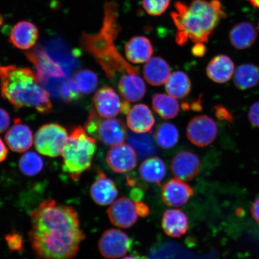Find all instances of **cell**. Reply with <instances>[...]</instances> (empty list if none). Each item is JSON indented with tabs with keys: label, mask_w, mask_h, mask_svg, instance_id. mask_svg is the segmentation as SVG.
Wrapping results in <instances>:
<instances>
[{
	"label": "cell",
	"mask_w": 259,
	"mask_h": 259,
	"mask_svg": "<svg viewBox=\"0 0 259 259\" xmlns=\"http://www.w3.org/2000/svg\"><path fill=\"white\" fill-rule=\"evenodd\" d=\"M28 233L38 259H72L86 238L76 209L47 199L30 213Z\"/></svg>",
	"instance_id": "1"
},
{
	"label": "cell",
	"mask_w": 259,
	"mask_h": 259,
	"mask_svg": "<svg viewBox=\"0 0 259 259\" xmlns=\"http://www.w3.org/2000/svg\"><path fill=\"white\" fill-rule=\"evenodd\" d=\"M118 15L117 3L107 2L100 31L93 34L83 33L80 41L84 50L95 58L111 79L118 73L139 74L138 68L128 63L116 48L115 41L121 30Z\"/></svg>",
	"instance_id": "2"
},
{
	"label": "cell",
	"mask_w": 259,
	"mask_h": 259,
	"mask_svg": "<svg viewBox=\"0 0 259 259\" xmlns=\"http://www.w3.org/2000/svg\"><path fill=\"white\" fill-rule=\"evenodd\" d=\"M171 14L177 32L176 41L183 46L189 40L205 43L226 14L219 0H192L189 5L177 2Z\"/></svg>",
	"instance_id": "3"
},
{
	"label": "cell",
	"mask_w": 259,
	"mask_h": 259,
	"mask_svg": "<svg viewBox=\"0 0 259 259\" xmlns=\"http://www.w3.org/2000/svg\"><path fill=\"white\" fill-rule=\"evenodd\" d=\"M0 89L3 98L16 109L27 107L44 114L53 111L50 94L30 68L14 65L0 67Z\"/></svg>",
	"instance_id": "4"
},
{
	"label": "cell",
	"mask_w": 259,
	"mask_h": 259,
	"mask_svg": "<svg viewBox=\"0 0 259 259\" xmlns=\"http://www.w3.org/2000/svg\"><path fill=\"white\" fill-rule=\"evenodd\" d=\"M97 150V139L91 137L80 126L74 127L68 137L62 152L63 170L72 180L91 169Z\"/></svg>",
	"instance_id": "5"
},
{
	"label": "cell",
	"mask_w": 259,
	"mask_h": 259,
	"mask_svg": "<svg viewBox=\"0 0 259 259\" xmlns=\"http://www.w3.org/2000/svg\"><path fill=\"white\" fill-rule=\"evenodd\" d=\"M85 130L91 137L113 147L124 144L128 136L127 126L122 119L113 118L102 119L94 107L90 110Z\"/></svg>",
	"instance_id": "6"
},
{
	"label": "cell",
	"mask_w": 259,
	"mask_h": 259,
	"mask_svg": "<svg viewBox=\"0 0 259 259\" xmlns=\"http://www.w3.org/2000/svg\"><path fill=\"white\" fill-rule=\"evenodd\" d=\"M68 136L66 128L56 123L41 126L34 137L35 148L45 156L57 157L63 151Z\"/></svg>",
	"instance_id": "7"
},
{
	"label": "cell",
	"mask_w": 259,
	"mask_h": 259,
	"mask_svg": "<svg viewBox=\"0 0 259 259\" xmlns=\"http://www.w3.org/2000/svg\"><path fill=\"white\" fill-rule=\"evenodd\" d=\"M132 241L125 232L120 230L111 229L103 233L98 247L103 257L116 259L124 256L131 250Z\"/></svg>",
	"instance_id": "8"
},
{
	"label": "cell",
	"mask_w": 259,
	"mask_h": 259,
	"mask_svg": "<svg viewBox=\"0 0 259 259\" xmlns=\"http://www.w3.org/2000/svg\"><path fill=\"white\" fill-rule=\"evenodd\" d=\"M218 125L206 115L194 116L187 127V137L193 145L205 147L211 144L218 136Z\"/></svg>",
	"instance_id": "9"
},
{
	"label": "cell",
	"mask_w": 259,
	"mask_h": 259,
	"mask_svg": "<svg viewBox=\"0 0 259 259\" xmlns=\"http://www.w3.org/2000/svg\"><path fill=\"white\" fill-rule=\"evenodd\" d=\"M26 56L36 68L40 83L47 82L53 77L63 78L66 76L62 68L52 59L44 47L35 48L33 50L27 53Z\"/></svg>",
	"instance_id": "10"
},
{
	"label": "cell",
	"mask_w": 259,
	"mask_h": 259,
	"mask_svg": "<svg viewBox=\"0 0 259 259\" xmlns=\"http://www.w3.org/2000/svg\"><path fill=\"white\" fill-rule=\"evenodd\" d=\"M109 167L116 173L124 174L134 170L138 163V155L131 145L113 146L106 154Z\"/></svg>",
	"instance_id": "11"
},
{
	"label": "cell",
	"mask_w": 259,
	"mask_h": 259,
	"mask_svg": "<svg viewBox=\"0 0 259 259\" xmlns=\"http://www.w3.org/2000/svg\"><path fill=\"white\" fill-rule=\"evenodd\" d=\"M108 215L113 225L125 229L135 224L138 215L135 203L127 197H122L111 203Z\"/></svg>",
	"instance_id": "12"
},
{
	"label": "cell",
	"mask_w": 259,
	"mask_h": 259,
	"mask_svg": "<svg viewBox=\"0 0 259 259\" xmlns=\"http://www.w3.org/2000/svg\"><path fill=\"white\" fill-rule=\"evenodd\" d=\"M174 176L183 181H189L198 176L200 161L195 154L182 151L175 155L170 165Z\"/></svg>",
	"instance_id": "13"
},
{
	"label": "cell",
	"mask_w": 259,
	"mask_h": 259,
	"mask_svg": "<svg viewBox=\"0 0 259 259\" xmlns=\"http://www.w3.org/2000/svg\"><path fill=\"white\" fill-rule=\"evenodd\" d=\"M93 102L96 112L102 118H113L121 112L122 102L111 87L103 86L97 90Z\"/></svg>",
	"instance_id": "14"
},
{
	"label": "cell",
	"mask_w": 259,
	"mask_h": 259,
	"mask_svg": "<svg viewBox=\"0 0 259 259\" xmlns=\"http://www.w3.org/2000/svg\"><path fill=\"white\" fill-rule=\"evenodd\" d=\"M193 194L192 187L177 178L168 181L164 184L162 188L161 197L167 206L180 207L185 205Z\"/></svg>",
	"instance_id": "15"
},
{
	"label": "cell",
	"mask_w": 259,
	"mask_h": 259,
	"mask_svg": "<svg viewBox=\"0 0 259 259\" xmlns=\"http://www.w3.org/2000/svg\"><path fill=\"white\" fill-rule=\"evenodd\" d=\"M93 201L100 206H107L118 195V190L113 181L107 177L103 171L97 170V175L90 189Z\"/></svg>",
	"instance_id": "16"
},
{
	"label": "cell",
	"mask_w": 259,
	"mask_h": 259,
	"mask_svg": "<svg viewBox=\"0 0 259 259\" xmlns=\"http://www.w3.org/2000/svg\"><path fill=\"white\" fill-rule=\"evenodd\" d=\"M5 138L10 149L18 153L27 151L33 143L31 128L22 124L19 118L15 119L14 124L6 133Z\"/></svg>",
	"instance_id": "17"
},
{
	"label": "cell",
	"mask_w": 259,
	"mask_h": 259,
	"mask_svg": "<svg viewBox=\"0 0 259 259\" xmlns=\"http://www.w3.org/2000/svg\"><path fill=\"white\" fill-rule=\"evenodd\" d=\"M38 35L36 26L30 21H22L13 27L9 41L19 50H27L36 44Z\"/></svg>",
	"instance_id": "18"
},
{
	"label": "cell",
	"mask_w": 259,
	"mask_h": 259,
	"mask_svg": "<svg viewBox=\"0 0 259 259\" xmlns=\"http://www.w3.org/2000/svg\"><path fill=\"white\" fill-rule=\"evenodd\" d=\"M124 51L127 60L133 64H141L150 60L154 48L149 38L141 35L133 37L125 45Z\"/></svg>",
	"instance_id": "19"
},
{
	"label": "cell",
	"mask_w": 259,
	"mask_h": 259,
	"mask_svg": "<svg viewBox=\"0 0 259 259\" xmlns=\"http://www.w3.org/2000/svg\"><path fill=\"white\" fill-rule=\"evenodd\" d=\"M128 127L135 134L150 132L155 124L153 113L147 105L138 104L130 110L127 115Z\"/></svg>",
	"instance_id": "20"
},
{
	"label": "cell",
	"mask_w": 259,
	"mask_h": 259,
	"mask_svg": "<svg viewBox=\"0 0 259 259\" xmlns=\"http://www.w3.org/2000/svg\"><path fill=\"white\" fill-rule=\"evenodd\" d=\"M235 65L231 58L226 55H218L209 61L206 74L213 82L224 83L234 75Z\"/></svg>",
	"instance_id": "21"
},
{
	"label": "cell",
	"mask_w": 259,
	"mask_h": 259,
	"mask_svg": "<svg viewBox=\"0 0 259 259\" xmlns=\"http://www.w3.org/2000/svg\"><path fill=\"white\" fill-rule=\"evenodd\" d=\"M161 225L165 234L178 238L186 234L189 228V220L182 210L170 209L164 213Z\"/></svg>",
	"instance_id": "22"
},
{
	"label": "cell",
	"mask_w": 259,
	"mask_h": 259,
	"mask_svg": "<svg viewBox=\"0 0 259 259\" xmlns=\"http://www.w3.org/2000/svg\"><path fill=\"white\" fill-rule=\"evenodd\" d=\"M257 38V31L253 24L242 22L236 24L229 32V40L236 50H244L254 45Z\"/></svg>",
	"instance_id": "23"
},
{
	"label": "cell",
	"mask_w": 259,
	"mask_h": 259,
	"mask_svg": "<svg viewBox=\"0 0 259 259\" xmlns=\"http://www.w3.org/2000/svg\"><path fill=\"white\" fill-rule=\"evenodd\" d=\"M143 72L145 79L149 83L158 87L166 82L170 75V68L163 58L155 57L145 64Z\"/></svg>",
	"instance_id": "24"
},
{
	"label": "cell",
	"mask_w": 259,
	"mask_h": 259,
	"mask_svg": "<svg viewBox=\"0 0 259 259\" xmlns=\"http://www.w3.org/2000/svg\"><path fill=\"white\" fill-rule=\"evenodd\" d=\"M119 93L124 100L130 102H137L145 95V83L138 74H128L121 77L118 83Z\"/></svg>",
	"instance_id": "25"
},
{
	"label": "cell",
	"mask_w": 259,
	"mask_h": 259,
	"mask_svg": "<svg viewBox=\"0 0 259 259\" xmlns=\"http://www.w3.org/2000/svg\"><path fill=\"white\" fill-rule=\"evenodd\" d=\"M139 172L146 182L160 185L166 176V167L160 158L151 157L142 162L139 166Z\"/></svg>",
	"instance_id": "26"
},
{
	"label": "cell",
	"mask_w": 259,
	"mask_h": 259,
	"mask_svg": "<svg viewBox=\"0 0 259 259\" xmlns=\"http://www.w3.org/2000/svg\"><path fill=\"white\" fill-rule=\"evenodd\" d=\"M234 83L236 88L242 91L256 87L259 83V67L252 63L239 65L235 70Z\"/></svg>",
	"instance_id": "27"
},
{
	"label": "cell",
	"mask_w": 259,
	"mask_h": 259,
	"mask_svg": "<svg viewBox=\"0 0 259 259\" xmlns=\"http://www.w3.org/2000/svg\"><path fill=\"white\" fill-rule=\"evenodd\" d=\"M152 105L155 112L164 119L176 118L180 112L177 100L175 97L165 94H155L152 97Z\"/></svg>",
	"instance_id": "28"
},
{
	"label": "cell",
	"mask_w": 259,
	"mask_h": 259,
	"mask_svg": "<svg viewBox=\"0 0 259 259\" xmlns=\"http://www.w3.org/2000/svg\"><path fill=\"white\" fill-rule=\"evenodd\" d=\"M166 92L177 99H184L189 95L192 83L189 77L182 71H176L170 74L165 85Z\"/></svg>",
	"instance_id": "29"
},
{
	"label": "cell",
	"mask_w": 259,
	"mask_h": 259,
	"mask_svg": "<svg viewBox=\"0 0 259 259\" xmlns=\"http://www.w3.org/2000/svg\"><path fill=\"white\" fill-rule=\"evenodd\" d=\"M128 143L134 149L138 156L142 158H147L153 156L157 153L153 136L151 134H130L127 136Z\"/></svg>",
	"instance_id": "30"
},
{
	"label": "cell",
	"mask_w": 259,
	"mask_h": 259,
	"mask_svg": "<svg viewBox=\"0 0 259 259\" xmlns=\"http://www.w3.org/2000/svg\"><path fill=\"white\" fill-rule=\"evenodd\" d=\"M179 131L176 125L169 122H163L157 126L153 137L154 141L160 147L171 149L179 141Z\"/></svg>",
	"instance_id": "31"
},
{
	"label": "cell",
	"mask_w": 259,
	"mask_h": 259,
	"mask_svg": "<svg viewBox=\"0 0 259 259\" xmlns=\"http://www.w3.org/2000/svg\"><path fill=\"white\" fill-rule=\"evenodd\" d=\"M80 93L89 95L95 92L99 84L98 77L92 70L82 69L74 74L73 79Z\"/></svg>",
	"instance_id": "32"
},
{
	"label": "cell",
	"mask_w": 259,
	"mask_h": 259,
	"mask_svg": "<svg viewBox=\"0 0 259 259\" xmlns=\"http://www.w3.org/2000/svg\"><path fill=\"white\" fill-rule=\"evenodd\" d=\"M44 161L40 155L29 152L25 153L19 160V169L25 176L34 177L40 173L44 168Z\"/></svg>",
	"instance_id": "33"
},
{
	"label": "cell",
	"mask_w": 259,
	"mask_h": 259,
	"mask_svg": "<svg viewBox=\"0 0 259 259\" xmlns=\"http://www.w3.org/2000/svg\"><path fill=\"white\" fill-rule=\"evenodd\" d=\"M170 5V0H142V5L148 14L160 16L166 11Z\"/></svg>",
	"instance_id": "34"
},
{
	"label": "cell",
	"mask_w": 259,
	"mask_h": 259,
	"mask_svg": "<svg viewBox=\"0 0 259 259\" xmlns=\"http://www.w3.org/2000/svg\"><path fill=\"white\" fill-rule=\"evenodd\" d=\"M80 91L73 79L64 82L61 86L60 95L67 102L76 101L80 97Z\"/></svg>",
	"instance_id": "35"
},
{
	"label": "cell",
	"mask_w": 259,
	"mask_h": 259,
	"mask_svg": "<svg viewBox=\"0 0 259 259\" xmlns=\"http://www.w3.org/2000/svg\"><path fill=\"white\" fill-rule=\"evenodd\" d=\"M6 241L11 251H21L24 249V239L21 235L13 232L6 236Z\"/></svg>",
	"instance_id": "36"
},
{
	"label": "cell",
	"mask_w": 259,
	"mask_h": 259,
	"mask_svg": "<svg viewBox=\"0 0 259 259\" xmlns=\"http://www.w3.org/2000/svg\"><path fill=\"white\" fill-rule=\"evenodd\" d=\"M213 111L214 112L216 117L220 120L227 121L231 123L234 122V116L225 106L221 105H216L213 107Z\"/></svg>",
	"instance_id": "37"
},
{
	"label": "cell",
	"mask_w": 259,
	"mask_h": 259,
	"mask_svg": "<svg viewBox=\"0 0 259 259\" xmlns=\"http://www.w3.org/2000/svg\"><path fill=\"white\" fill-rule=\"evenodd\" d=\"M182 108L184 111H193L195 112L201 111L202 108V96H200L198 99H193L191 101L182 103Z\"/></svg>",
	"instance_id": "38"
},
{
	"label": "cell",
	"mask_w": 259,
	"mask_h": 259,
	"mask_svg": "<svg viewBox=\"0 0 259 259\" xmlns=\"http://www.w3.org/2000/svg\"><path fill=\"white\" fill-rule=\"evenodd\" d=\"M248 116L251 124L255 127L259 128V101L251 105L249 109Z\"/></svg>",
	"instance_id": "39"
},
{
	"label": "cell",
	"mask_w": 259,
	"mask_h": 259,
	"mask_svg": "<svg viewBox=\"0 0 259 259\" xmlns=\"http://www.w3.org/2000/svg\"><path fill=\"white\" fill-rule=\"evenodd\" d=\"M11 124V117L6 110L0 108V134L5 132Z\"/></svg>",
	"instance_id": "40"
},
{
	"label": "cell",
	"mask_w": 259,
	"mask_h": 259,
	"mask_svg": "<svg viewBox=\"0 0 259 259\" xmlns=\"http://www.w3.org/2000/svg\"><path fill=\"white\" fill-rule=\"evenodd\" d=\"M135 205L138 215L142 217V218H145L150 213V209H149L148 205H146L144 202L141 201V200L135 201Z\"/></svg>",
	"instance_id": "41"
},
{
	"label": "cell",
	"mask_w": 259,
	"mask_h": 259,
	"mask_svg": "<svg viewBox=\"0 0 259 259\" xmlns=\"http://www.w3.org/2000/svg\"><path fill=\"white\" fill-rule=\"evenodd\" d=\"M192 51L194 56L201 57L205 54L206 48L203 43H196L192 48Z\"/></svg>",
	"instance_id": "42"
},
{
	"label": "cell",
	"mask_w": 259,
	"mask_h": 259,
	"mask_svg": "<svg viewBox=\"0 0 259 259\" xmlns=\"http://www.w3.org/2000/svg\"><path fill=\"white\" fill-rule=\"evenodd\" d=\"M250 210L252 217L259 225V197L252 204Z\"/></svg>",
	"instance_id": "43"
},
{
	"label": "cell",
	"mask_w": 259,
	"mask_h": 259,
	"mask_svg": "<svg viewBox=\"0 0 259 259\" xmlns=\"http://www.w3.org/2000/svg\"><path fill=\"white\" fill-rule=\"evenodd\" d=\"M8 150L2 139L0 138V163L4 161L7 158Z\"/></svg>",
	"instance_id": "44"
},
{
	"label": "cell",
	"mask_w": 259,
	"mask_h": 259,
	"mask_svg": "<svg viewBox=\"0 0 259 259\" xmlns=\"http://www.w3.org/2000/svg\"><path fill=\"white\" fill-rule=\"evenodd\" d=\"M131 109V104H130V102L127 101V100H124L121 102V113L123 115H127L128 113L130 111V110Z\"/></svg>",
	"instance_id": "45"
},
{
	"label": "cell",
	"mask_w": 259,
	"mask_h": 259,
	"mask_svg": "<svg viewBox=\"0 0 259 259\" xmlns=\"http://www.w3.org/2000/svg\"><path fill=\"white\" fill-rule=\"evenodd\" d=\"M253 7L259 9V0H246Z\"/></svg>",
	"instance_id": "46"
},
{
	"label": "cell",
	"mask_w": 259,
	"mask_h": 259,
	"mask_svg": "<svg viewBox=\"0 0 259 259\" xmlns=\"http://www.w3.org/2000/svg\"><path fill=\"white\" fill-rule=\"evenodd\" d=\"M122 259H138V258L137 257H135L128 256V257H125L124 258H123Z\"/></svg>",
	"instance_id": "47"
},
{
	"label": "cell",
	"mask_w": 259,
	"mask_h": 259,
	"mask_svg": "<svg viewBox=\"0 0 259 259\" xmlns=\"http://www.w3.org/2000/svg\"><path fill=\"white\" fill-rule=\"evenodd\" d=\"M258 29H259V22H258Z\"/></svg>",
	"instance_id": "48"
}]
</instances>
